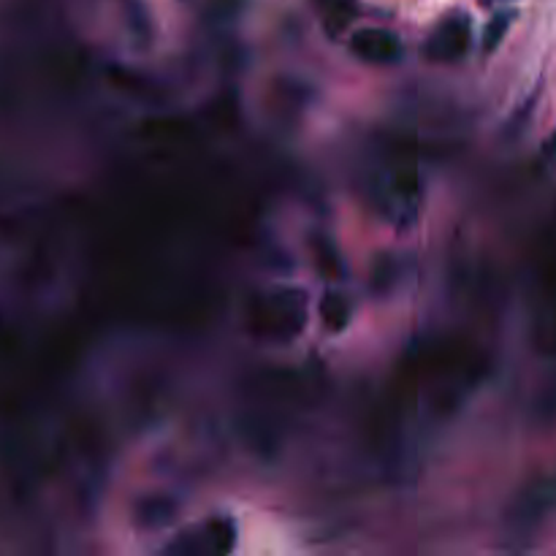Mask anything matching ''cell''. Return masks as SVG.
Masks as SVG:
<instances>
[{
  "label": "cell",
  "mask_w": 556,
  "mask_h": 556,
  "mask_svg": "<svg viewBox=\"0 0 556 556\" xmlns=\"http://www.w3.org/2000/svg\"><path fill=\"white\" fill-rule=\"evenodd\" d=\"M502 28H505V20H496V23H494V25H491V28H489V47H491V44H494V41H496V39H500Z\"/></svg>",
  "instance_id": "cell-1"
}]
</instances>
